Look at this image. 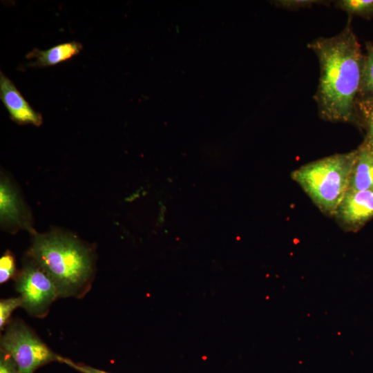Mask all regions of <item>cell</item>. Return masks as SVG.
I'll return each instance as SVG.
<instances>
[{
	"instance_id": "52a82bcc",
	"label": "cell",
	"mask_w": 373,
	"mask_h": 373,
	"mask_svg": "<svg viewBox=\"0 0 373 373\" xmlns=\"http://www.w3.org/2000/svg\"><path fill=\"white\" fill-rule=\"evenodd\" d=\"M0 98L10 118L16 123L36 126L42 124L41 115L32 108L12 82L2 72L0 73Z\"/></svg>"
},
{
	"instance_id": "e0dca14e",
	"label": "cell",
	"mask_w": 373,
	"mask_h": 373,
	"mask_svg": "<svg viewBox=\"0 0 373 373\" xmlns=\"http://www.w3.org/2000/svg\"><path fill=\"white\" fill-rule=\"evenodd\" d=\"M0 373H21L16 363L5 352H0Z\"/></svg>"
},
{
	"instance_id": "9c48e42d",
	"label": "cell",
	"mask_w": 373,
	"mask_h": 373,
	"mask_svg": "<svg viewBox=\"0 0 373 373\" xmlns=\"http://www.w3.org/2000/svg\"><path fill=\"white\" fill-rule=\"evenodd\" d=\"M81 43L75 41L57 44L43 50L34 48L26 55V58L33 59L28 67H46L66 61L78 55L82 50Z\"/></svg>"
},
{
	"instance_id": "9a60e30c",
	"label": "cell",
	"mask_w": 373,
	"mask_h": 373,
	"mask_svg": "<svg viewBox=\"0 0 373 373\" xmlns=\"http://www.w3.org/2000/svg\"><path fill=\"white\" fill-rule=\"evenodd\" d=\"M15 258L10 251L6 252L0 258V283H4L15 274Z\"/></svg>"
},
{
	"instance_id": "3957f363",
	"label": "cell",
	"mask_w": 373,
	"mask_h": 373,
	"mask_svg": "<svg viewBox=\"0 0 373 373\" xmlns=\"http://www.w3.org/2000/svg\"><path fill=\"white\" fill-rule=\"evenodd\" d=\"M357 149L302 165L291 173L292 179L325 214L334 216L349 186Z\"/></svg>"
},
{
	"instance_id": "ac0fdd59",
	"label": "cell",
	"mask_w": 373,
	"mask_h": 373,
	"mask_svg": "<svg viewBox=\"0 0 373 373\" xmlns=\"http://www.w3.org/2000/svg\"><path fill=\"white\" fill-rule=\"evenodd\" d=\"M59 362L65 363L81 373H109L93 367L73 362L68 358L60 356Z\"/></svg>"
},
{
	"instance_id": "5b68a950",
	"label": "cell",
	"mask_w": 373,
	"mask_h": 373,
	"mask_svg": "<svg viewBox=\"0 0 373 373\" xmlns=\"http://www.w3.org/2000/svg\"><path fill=\"white\" fill-rule=\"evenodd\" d=\"M15 288L22 298L21 307L38 318L46 316L51 304L59 298L52 279L32 260L17 274Z\"/></svg>"
},
{
	"instance_id": "30bf717a",
	"label": "cell",
	"mask_w": 373,
	"mask_h": 373,
	"mask_svg": "<svg viewBox=\"0 0 373 373\" xmlns=\"http://www.w3.org/2000/svg\"><path fill=\"white\" fill-rule=\"evenodd\" d=\"M373 191V152L363 144L357 148L347 191Z\"/></svg>"
},
{
	"instance_id": "8fae6325",
	"label": "cell",
	"mask_w": 373,
	"mask_h": 373,
	"mask_svg": "<svg viewBox=\"0 0 373 373\" xmlns=\"http://www.w3.org/2000/svg\"><path fill=\"white\" fill-rule=\"evenodd\" d=\"M365 50L356 104L373 105V44L371 41L365 43Z\"/></svg>"
},
{
	"instance_id": "277c9868",
	"label": "cell",
	"mask_w": 373,
	"mask_h": 373,
	"mask_svg": "<svg viewBox=\"0 0 373 373\" xmlns=\"http://www.w3.org/2000/svg\"><path fill=\"white\" fill-rule=\"evenodd\" d=\"M1 350L16 363L21 373H34L46 364L59 361L52 352L23 322L17 320L7 325L1 336Z\"/></svg>"
},
{
	"instance_id": "7a4b0ae2",
	"label": "cell",
	"mask_w": 373,
	"mask_h": 373,
	"mask_svg": "<svg viewBox=\"0 0 373 373\" xmlns=\"http://www.w3.org/2000/svg\"><path fill=\"white\" fill-rule=\"evenodd\" d=\"M30 255L52 279L59 298H79L90 289L93 276L91 253L75 238L58 232L36 233Z\"/></svg>"
},
{
	"instance_id": "ba28073f",
	"label": "cell",
	"mask_w": 373,
	"mask_h": 373,
	"mask_svg": "<svg viewBox=\"0 0 373 373\" xmlns=\"http://www.w3.org/2000/svg\"><path fill=\"white\" fill-rule=\"evenodd\" d=\"M0 216L7 227L30 229L26 211L17 192L9 181L1 178L0 184Z\"/></svg>"
},
{
	"instance_id": "2e32d148",
	"label": "cell",
	"mask_w": 373,
	"mask_h": 373,
	"mask_svg": "<svg viewBox=\"0 0 373 373\" xmlns=\"http://www.w3.org/2000/svg\"><path fill=\"white\" fill-rule=\"evenodd\" d=\"M322 2L325 3V1L316 0H282L275 1V5L283 8L294 10L309 8L314 4L322 3Z\"/></svg>"
},
{
	"instance_id": "5bb4252c",
	"label": "cell",
	"mask_w": 373,
	"mask_h": 373,
	"mask_svg": "<svg viewBox=\"0 0 373 373\" xmlns=\"http://www.w3.org/2000/svg\"><path fill=\"white\" fill-rule=\"evenodd\" d=\"M23 300L19 296L15 298L1 299L0 301V328L3 329L8 323L12 312L18 307L22 305Z\"/></svg>"
},
{
	"instance_id": "4fadbf2b",
	"label": "cell",
	"mask_w": 373,
	"mask_h": 373,
	"mask_svg": "<svg viewBox=\"0 0 373 373\" xmlns=\"http://www.w3.org/2000/svg\"><path fill=\"white\" fill-rule=\"evenodd\" d=\"M359 126L365 130V136L362 144L373 152V105L356 104Z\"/></svg>"
},
{
	"instance_id": "7c38bea8",
	"label": "cell",
	"mask_w": 373,
	"mask_h": 373,
	"mask_svg": "<svg viewBox=\"0 0 373 373\" xmlns=\"http://www.w3.org/2000/svg\"><path fill=\"white\" fill-rule=\"evenodd\" d=\"M335 6L346 12L350 17H373V0H340L335 2Z\"/></svg>"
},
{
	"instance_id": "8992f818",
	"label": "cell",
	"mask_w": 373,
	"mask_h": 373,
	"mask_svg": "<svg viewBox=\"0 0 373 373\" xmlns=\"http://www.w3.org/2000/svg\"><path fill=\"white\" fill-rule=\"evenodd\" d=\"M334 216L346 230H359L373 218V191H347Z\"/></svg>"
},
{
	"instance_id": "6da1fadb",
	"label": "cell",
	"mask_w": 373,
	"mask_h": 373,
	"mask_svg": "<svg viewBox=\"0 0 373 373\" xmlns=\"http://www.w3.org/2000/svg\"><path fill=\"white\" fill-rule=\"evenodd\" d=\"M320 66L318 88L314 95L320 117L328 122L359 126L356 98L364 55L352 26V17L341 32L319 37L307 44Z\"/></svg>"
}]
</instances>
